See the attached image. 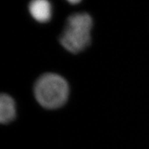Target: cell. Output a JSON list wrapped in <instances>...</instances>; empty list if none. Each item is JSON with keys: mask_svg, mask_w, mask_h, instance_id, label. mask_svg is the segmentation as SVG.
Wrapping results in <instances>:
<instances>
[{"mask_svg": "<svg viewBox=\"0 0 149 149\" xmlns=\"http://www.w3.org/2000/svg\"><path fill=\"white\" fill-rule=\"evenodd\" d=\"M16 116L15 104L13 99L8 95L2 93L0 97V122L8 124Z\"/></svg>", "mask_w": 149, "mask_h": 149, "instance_id": "cell-4", "label": "cell"}, {"mask_svg": "<svg viewBox=\"0 0 149 149\" xmlns=\"http://www.w3.org/2000/svg\"><path fill=\"white\" fill-rule=\"evenodd\" d=\"M79 1H79V0H69V1H68V2L70 3H72V4H75V3H79Z\"/></svg>", "mask_w": 149, "mask_h": 149, "instance_id": "cell-5", "label": "cell"}, {"mask_svg": "<svg viewBox=\"0 0 149 149\" xmlns=\"http://www.w3.org/2000/svg\"><path fill=\"white\" fill-rule=\"evenodd\" d=\"M30 13L35 20L45 23L51 19L52 6L51 3L46 0H35L30 3Z\"/></svg>", "mask_w": 149, "mask_h": 149, "instance_id": "cell-3", "label": "cell"}, {"mask_svg": "<svg viewBox=\"0 0 149 149\" xmlns=\"http://www.w3.org/2000/svg\"><path fill=\"white\" fill-rule=\"evenodd\" d=\"M93 26L91 17L86 13H75L67 19L59 41L65 49L72 53L84 51L91 43Z\"/></svg>", "mask_w": 149, "mask_h": 149, "instance_id": "cell-2", "label": "cell"}, {"mask_svg": "<svg viewBox=\"0 0 149 149\" xmlns=\"http://www.w3.org/2000/svg\"><path fill=\"white\" fill-rule=\"evenodd\" d=\"M35 96L42 107L55 109L66 103L69 93L68 83L55 73H45L38 78L34 86Z\"/></svg>", "mask_w": 149, "mask_h": 149, "instance_id": "cell-1", "label": "cell"}]
</instances>
